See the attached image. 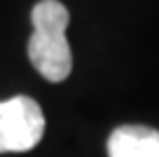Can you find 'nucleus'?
Listing matches in <instances>:
<instances>
[{"instance_id": "nucleus-1", "label": "nucleus", "mask_w": 159, "mask_h": 157, "mask_svg": "<svg viewBox=\"0 0 159 157\" xmlns=\"http://www.w3.org/2000/svg\"><path fill=\"white\" fill-rule=\"evenodd\" d=\"M33 35L28 40V59L33 68L49 82H63L73 70L66 28L70 14L59 0H40L30 10Z\"/></svg>"}, {"instance_id": "nucleus-2", "label": "nucleus", "mask_w": 159, "mask_h": 157, "mask_svg": "<svg viewBox=\"0 0 159 157\" xmlns=\"http://www.w3.org/2000/svg\"><path fill=\"white\" fill-rule=\"evenodd\" d=\"M45 115L30 96L0 101V152H28L42 141Z\"/></svg>"}, {"instance_id": "nucleus-3", "label": "nucleus", "mask_w": 159, "mask_h": 157, "mask_svg": "<svg viewBox=\"0 0 159 157\" xmlns=\"http://www.w3.org/2000/svg\"><path fill=\"white\" fill-rule=\"evenodd\" d=\"M108 157H159V131L143 124H124L108 136Z\"/></svg>"}]
</instances>
